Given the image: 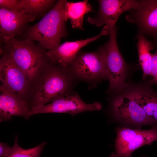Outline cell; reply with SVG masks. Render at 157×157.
I'll return each mask as SVG.
<instances>
[{"instance_id": "cell-1", "label": "cell", "mask_w": 157, "mask_h": 157, "mask_svg": "<svg viewBox=\"0 0 157 157\" xmlns=\"http://www.w3.org/2000/svg\"><path fill=\"white\" fill-rule=\"evenodd\" d=\"M76 80L67 69L51 61L31 86V110L34 107L47 104L76 93L73 90Z\"/></svg>"}, {"instance_id": "cell-2", "label": "cell", "mask_w": 157, "mask_h": 157, "mask_svg": "<svg viewBox=\"0 0 157 157\" xmlns=\"http://www.w3.org/2000/svg\"><path fill=\"white\" fill-rule=\"evenodd\" d=\"M66 1L58 0L40 21L34 25H28L22 34V39L37 42L48 51L58 47L62 38L69 34L63 14Z\"/></svg>"}, {"instance_id": "cell-3", "label": "cell", "mask_w": 157, "mask_h": 157, "mask_svg": "<svg viewBox=\"0 0 157 157\" xmlns=\"http://www.w3.org/2000/svg\"><path fill=\"white\" fill-rule=\"evenodd\" d=\"M0 47L10 51L17 65L26 74L31 86L51 62L47 51L40 44L30 40L14 38L0 42Z\"/></svg>"}, {"instance_id": "cell-4", "label": "cell", "mask_w": 157, "mask_h": 157, "mask_svg": "<svg viewBox=\"0 0 157 157\" xmlns=\"http://www.w3.org/2000/svg\"><path fill=\"white\" fill-rule=\"evenodd\" d=\"M67 69L76 80L87 83L90 87L108 79L103 46L93 52L80 51Z\"/></svg>"}, {"instance_id": "cell-5", "label": "cell", "mask_w": 157, "mask_h": 157, "mask_svg": "<svg viewBox=\"0 0 157 157\" xmlns=\"http://www.w3.org/2000/svg\"><path fill=\"white\" fill-rule=\"evenodd\" d=\"M116 27L109 33L108 41L102 45L104 54L106 70L109 85L108 93L117 94L127 88L126 81L128 66L119 49L117 41Z\"/></svg>"}, {"instance_id": "cell-6", "label": "cell", "mask_w": 157, "mask_h": 157, "mask_svg": "<svg viewBox=\"0 0 157 157\" xmlns=\"http://www.w3.org/2000/svg\"><path fill=\"white\" fill-rule=\"evenodd\" d=\"M0 87L28 102L31 86L25 73L17 65L8 49L0 48Z\"/></svg>"}, {"instance_id": "cell-7", "label": "cell", "mask_w": 157, "mask_h": 157, "mask_svg": "<svg viewBox=\"0 0 157 157\" xmlns=\"http://www.w3.org/2000/svg\"><path fill=\"white\" fill-rule=\"evenodd\" d=\"M111 108L115 118L125 124L157 126V122L149 118L139 105L132 91L115 96L111 101Z\"/></svg>"}, {"instance_id": "cell-8", "label": "cell", "mask_w": 157, "mask_h": 157, "mask_svg": "<svg viewBox=\"0 0 157 157\" xmlns=\"http://www.w3.org/2000/svg\"><path fill=\"white\" fill-rule=\"evenodd\" d=\"M116 131L115 151L110 157H132L135 150L157 140V126L148 130L119 127Z\"/></svg>"}, {"instance_id": "cell-9", "label": "cell", "mask_w": 157, "mask_h": 157, "mask_svg": "<svg viewBox=\"0 0 157 157\" xmlns=\"http://www.w3.org/2000/svg\"><path fill=\"white\" fill-rule=\"evenodd\" d=\"M102 108L101 104L95 102L87 104L82 100L76 93L66 95L47 104L34 107L30 112L32 115L49 113H67L72 116L85 111H99Z\"/></svg>"}, {"instance_id": "cell-10", "label": "cell", "mask_w": 157, "mask_h": 157, "mask_svg": "<svg viewBox=\"0 0 157 157\" xmlns=\"http://www.w3.org/2000/svg\"><path fill=\"white\" fill-rule=\"evenodd\" d=\"M98 1L99 4L98 11L94 16L88 17L87 21L90 24L97 26L105 25L108 27L109 33L116 27L117 21L122 13L135 9L138 4V1L134 0Z\"/></svg>"}, {"instance_id": "cell-11", "label": "cell", "mask_w": 157, "mask_h": 157, "mask_svg": "<svg viewBox=\"0 0 157 157\" xmlns=\"http://www.w3.org/2000/svg\"><path fill=\"white\" fill-rule=\"evenodd\" d=\"M129 11L126 19L137 25L138 34L154 37L157 35V0H139L137 7Z\"/></svg>"}, {"instance_id": "cell-12", "label": "cell", "mask_w": 157, "mask_h": 157, "mask_svg": "<svg viewBox=\"0 0 157 157\" xmlns=\"http://www.w3.org/2000/svg\"><path fill=\"white\" fill-rule=\"evenodd\" d=\"M109 33L108 27L104 26L98 35L85 40L66 41L55 49L48 51V55L50 59L54 63L63 68L67 69L82 47L99 39L101 36Z\"/></svg>"}, {"instance_id": "cell-13", "label": "cell", "mask_w": 157, "mask_h": 157, "mask_svg": "<svg viewBox=\"0 0 157 157\" xmlns=\"http://www.w3.org/2000/svg\"><path fill=\"white\" fill-rule=\"evenodd\" d=\"M35 20L23 11L16 12L0 7V42L21 35L30 22Z\"/></svg>"}, {"instance_id": "cell-14", "label": "cell", "mask_w": 157, "mask_h": 157, "mask_svg": "<svg viewBox=\"0 0 157 157\" xmlns=\"http://www.w3.org/2000/svg\"><path fill=\"white\" fill-rule=\"evenodd\" d=\"M31 108L29 103L17 95L0 87V122L10 120L14 116L29 119Z\"/></svg>"}, {"instance_id": "cell-15", "label": "cell", "mask_w": 157, "mask_h": 157, "mask_svg": "<svg viewBox=\"0 0 157 157\" xmlns=\"http://www.w3.org/2000/svg\"><path fill=\"white\" fill-rule=\"evenodd\" d=\"M92 6L85 0L76 2L66 1L63 14L65 20L69 19L72 28L83 30V21L85 15L92 11Z\"/></svg>"}, {"instance_id": "cell-16", "label": "cell", "mask_w": 157, "mask_h": 157, "mask_svg": "<svg viewBox=\"0 0 157 157\" xmlns=\"http://www.w3.org/2000/svg\"><path fill=\"white\" fill-rule=\"evenodd\" d=\"M132 91L147 116L157 122V92L149 86L137 88Z\"/></svg>"}, {"instance_id": "cell-17", "label": "cell", "mask_w": 157, "mask_h": 157, "mask_svg": "<svg viewBox=\"0 0 157 157\" xmlns=\"http://www.w3.org/2000/svg\"><path fill=\"white\" fill-rule=\"evenodd\" d=\"M56 1L55 0H19L18 9L19 12L22 11L36 20L44 16Z\"/></svg>"}, {"instance_id": "cell-18", "label": "cell", "mask_w": 157, "mask_h": 157, "mask_svg": "<svg viewBox=\"0 0 157 157\" xmlns=\"http://www.w3.org/2000/svg\"><path fill=\"white\" fill-rule=\"evenodd\" d=\"M137 39L139 62L143 72L142 79L144 80L151 75L152 54L151 53L150 51L153 49L155 45L144 36L138 34Z\"/></svg>"}, {"instance_id": "cell-19", "label": "cell", "mask_w": 157, "mask_h": 157, "mask_svg": "<svg viewBox=\"0 0 157 157\" xmlns=\"http://www.w3.org/2000/svg\"><path fill=\"white\" fill-rule=\"evenodd\" d=\"M46 144V142H43L33 148L24 149L19 145L18 137H16L8 157H39Z\"/></svg>"}, {"instance_id": "cell-20", "label": "cell", "mask_w": 157, "mask_h": 157, "mask_svg": "<svg viewBox=\"0 0 157 157\" xmlns=\"http://www.w3.org/2000/svg\"><path fill=\"white\" fill-rule=\"evenodd\" d=\"M151 76L153 78L149 81V84L157 85V47L156 52L152 55Z\"/></svg>"}, {"instance_id": "cell-21", "label": "cell", "mask_w": 157, "mask_h": 157, "mask_svg": "<svg viewBox=\"0 0 157 157\" xmlns=\"http://www.w3.org/2000/svg\"><path fill=\"white\" fill-rule=\"evenodd\" d=\"M19 0H0V7L10 10L19 12L18 5Z\"/></svg>"}, {"instance_id": "cell-22", "label": "cell", "mask_w": 157, "mask_h": 157, "mask_svg": "<svg viewBox=\"0 0 157 157\" xmlns=\"http://www.w3.org/2000/svg\"><path fill=\"white\" fill-rule=\"evenodd\" d=\"M11 148L6 143H0V157H8Z\"/></svg>"}, {"instance_id": "cell-23", "label": "cell", "mask_w": 157, "mask_h": 157, "mask_svg": "<svg viewBox=\"0 0 157 157\" xmlns=\"http://www.w3.org/2000/svg\"><path fill=\"white\" fill-rule=\"evenodd\" d=\"M155 39V42L157 44V35L154 37Z\"/></svg>"}, {"instance_id": "cell-24", "label": "cell", "mask_w": 157, "mask_h": 157, "mask_svg": "<svg viewBox=\"0 0 157 157\" xmlns=\"http://www.w3.org/2000/svg\"><path fill=\"white\" fill-rule=\"evenodd\" d=\"M141 157H147L145 156H142Z\"/></svg>"}]
</instances>
